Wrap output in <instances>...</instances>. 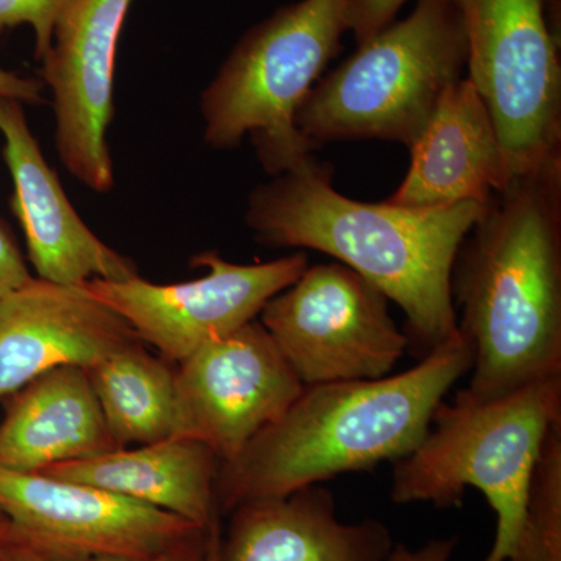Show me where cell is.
<instances>
[{"label":"cell","mask_w":561,"mask_h":561,"mask_svg":"<svg viewBox=\"0 0 561 561\" xmlns=\"http://www.w3.org/2000/svg\"><path fill=\"white\" fill-rule=\"evenodd\" d=\"M490 203L412 209L353 201L335 191L330 165L311 158L254 187L245 221L264 245L321 251L364 276L400 306L423 359L457 332L454 260Z\"/></svg>","instance_id":"obj_1"},{"label":"cell","mask_w":561,"mask_h":561,"mask_svg":"<svg viewBox=\"0 0 561 561\" xmlns=\"http://www.w3.org/2000/svg\"><path fill=\"white\" fill-rule=\"evenodd\" d=\"M465 393L493 400L561 376V161L494 195L454 260Z\"/></svg>","instance_id":"obj_2"},{"label":"cell","mask_w":561,"mask_h":561,"mask_svg":"<svg viewBox=\"0 0 561 561\" xmlns=\"http://www.w3.org/2000/svg\"><path fill=\"white\" fill-rule=\"evenodd\" d=\"M457 330L409 370L370 381L305 386L289 411L234 460L220 463L217 507L284 497L346 472L375 470L415 451L435 409L471 370Z\"/></svg>","instance_id":"obj_3"},{"label":"cell","mask_w":561,"mask_h":561,"mask_svg":"<svg viewBox=\"0 0 561 561\" xmlns=\"http://www.w3.org/2000/svg\"><path fill=\"white\" fill-rule=\"evenodd\" d=\"M561 421V376L493 400L460 390L435 409L415 451L394 461V504L461 507L467 489L481 491L496 515V534L483 561H505L512 551L542 443Z\"/></svg>","instance_id":"obj_4"},{"label":"cell","mask_w":561,"mask_h":561,"mask_svg":"<svg viewBox=\"0 0 561 561\" xmlns=\"http://www.w3.org/2000/svg\"><path fill=\"white\" fill-rule=\"evenodd\" d=\"M468 46L454 0H416L408 18L357 44L321 77L295 116L319 149L337 140H390L411 149L445 91L463 77Z\"/></svg>","instance_id":"obj_5"},{"label":"cell","mask_w":561,"mask_h":561,"mask_svg":"<svg viewBox=\"0 0 561 561\" xmlns=\"http://www.w3.org/2000/svg\"><path fill=\"white\" fill-rule=\"evenodd\" d=\"M346 0H298L251 27L203 91L206 144L236 149L249 136L272 176L311 160L295 116L342 49Z\"/></svg>","instance_id":"obj_6"},{"label":"cell","mask_w":561,"mask_h":561,"mask_svg":"<svg viewBox=\"0 0 561 561\" xmlns=\"http://www.w3.org/2000/svg\"><path fill=\"white\" fill-rule=\"evenodd\" d=\"M508 183L561 161L560 0H454Z\"/></svg>","instance_id":"obj_7"},{"label":"cell","mask_w":561,"mask_h":561,"mask_svg":"<svg viewBox=\"0 0 561 561\" xmlns=\"http://www.w3.org/2000/svg\"><path fill=\"white\" fill-rule=\"evenodd\" d=\"M260 317L305 386L386 378L409 348L386 295L341 262L308 265Z\"/></svg>","instance_id":"obj_8"},{"label":"cell","mask_w":561,"mask_h":561,"mask_svg":"<svg viewBox=\"0 0 561 561\" xmlns=\"http://www.w3.org/2000/svg\"><path fill=\"white\" fill-rule=\"evenodd\" d=\"M202 278L154 284L139 275L124 280L91 279L83 290L119 313L140 341L165 359L183 362L206 343L256 320L264 306L308 268L302 251L257 264H234L217 251L192 260Z\"/></svg>","instance_id":"obj_9"},{"label":"cell","mask_w":561,"mask_h":561,"mask_svg":"<svg viewBox=\"0 0 561 561\" xmlns=\"http://www.w3.org/2000/svg\"><path fill=\"white\" fill-rule=\"evenodd\" d=\"M0 511L25 549L49 561L157 556L208 531L98 486L5 468Z\"/></svg>","instance_id":"obj_10"},{"label":"cell","mask_w":561,"mask_h":561,"mask_svg":"<svg viewBox=\"0 0 561 561\" xmlns=\"http://www.w3.org/2000/svg\"><path fill=\"white\" fill-rule=\"evenodd\" d=\"M179 365L172 437L203 443L220 463L234 460L305 389L256 320Z\"/></svg>","instance_id":"obj_11"},{"label":"cell","mask_w":561,"mask_h":561,"mask_svg":"<svg viewBox=\"0 0 561 561\" xmlns=\"http://www.w3.org/2000/svg\"><path fill=\"white\" fill-rule=\"evenodd\" d=\"M133 0H69L43 62L54 95L55 142L70 175L95 192L114 184L108 127L117 44Z\"/></svg>","instance_id":"obj_12"},{"label":"cell","mask_w":561,"mask_h":561,"mask_svg":"<svg viewBox=\"0 0 561 561\" xmlns=\"http://www.w3.org/2000/svg\"><path fill=\"white\" fill-rule=\"evenodd\" d=\"M0 133L14 184L11 206L38 278L83 286L91 279L124 280L138 275L135 264L101 241L73 208L28 127L21 102L0 98Z\"/></svg>","instance_id":"obj_13"},{"label":"cell","mask_w":561,"mask_h":561,"mask_svg":"<svg viewBox=\"0 0 561 561\" xmlns=\"http://www.w3.org/2000/svg\"><path fill=\"white\" fill-rule=\"evenodd\" d=\"M140 339L80 286L32 278L0 298V400L58 367L90 368Z\"/></svg>","instance_id":"obj_14"},{"label":"cell","mask_w":561,"mask_h":561,"mask_svg":"<svg viewBox=\"0 0 561 561\" xmlns=\"http://www.w3.org/2000/svg\"><path fill=\"white\" fill-rule=\"evenodd\" d=\"M409 150L411 168L387 198L390 205L434 209L490 203L508 184L496 127L467 77L445 91Z\"/></svg>","instance_id":"obj_15"},{"label":"cell","mask_w":561,"mask_h":561,"mask_svg":"<svg viewBox=\"0 0 561 561\" xmlns=\"http://www.w3.org/2000/svg\"><path fill=\"white\" fill-rule=\"evenodd\" d=\"M231 513L220 561H387L394 546L379 519L342 523L334 494L320 483Z\"/></svg>","instance_id":"obj_16"},{"label":"cell","mask_w":561,"mask_h":561,"mask_svg":"<svg viewBox=\"0 0 561 561\" xmlns=\"http://www.w3.org/2000/svg\"><path fill=\"white\" fill-rule=\"evenodd\" d=\"M13 394L0 424V468L39 472L119 449L87 368H54Z\"/></svg>","instance_id":"obj_17"},{"label":"cell","mask_w":561,"mask_h":561,"mask_svg":"<svg viewBox=\"0 0 561 561\" xmlns=\"http://www.w3.org/2000/svg\"><path fill=\"white\" fill-rule=\"evenodd\" d=\"M219 468L220 460L208 446L169 437L138 449L62 461L39 472L130 497L209 530L219 522Z\"/></svg>","instance_id":"obj_18"},{"label":"cell","mask_w":561,"mask_h":561,"mask_svg":"<svg viewBox=\"0 0 561 561\" xmlns=\"http://www.w3.org/2000/svg\"><path fill=\"white\" fill-rule=\"evenodd\" d=\"M140 342L113 351L87 368L103 419L119 448L172 437L175 371Z\"/></svg>","instance_id":"obj_19"},{"label":"cell","mask_w":561,"mask_h":561,"mask_svg":"<svg viewBox=\"0 0 561 561\" xmlns=\"http://www.w3.org/2000/svg\"><path fill=\"white\" fill-rule=\"evenodd\" d=\"M505 561H561V421L542 443L522 527Z\"/></svg>","instance_id":"obj_20"},{"label":"cell","mask_w":561,"mask_h":561,"mask_svg":"<svg viewBox=\"0 0 561 561\" xmlns=\"http://www.w3.org/2000/svg\"><path fill=\"white\" fill-rule=\"evenodd\" d=\"M69 0H0V33L31 25L38 60L49 50L55 27Z\"/></svg>","instance_id":"obj_21"},{"label":"cell","mask_w":561,"mask_h":561,"mask_svg":"<svg viewBox=\"0 0 561 561\" xmlns=\"http://www.w3.org/2000/svg\"><path fill=\"white\" fill-rule=\"evenodd\" d=\"M409 0H346V31L353 33L356 44L370 39L391 22Z\"/></svg>","instance_id":"obj_22"},{"label":"cell","mask_w":561,"mask_h":561,"mask_svg":"<svg viewBox=\"0 0 561 561\" xmlns=\"http://www.w3.org/2000/svg\"><path fill=\"white\" fill-rule=\"evenodd\" d=\"M210 529L205 534L197 535L191 540L181 542L175 548L169 549L157 556L150 557H98L90 561H205L208 552ZM10 561H49L41 557L39 553L20 549L13 553Z\"/></svg>","instance_id":"obj_23"},{"label":"cell","mask_w":561,"mask_h":561,"mask_svg":"<svg viewBox=\"0 0 561 561\" xmlns=\"http://www.w3.org/2000/svg\"><path fill=\"white\" fill-rule=\"evenodd\" d=\"M32 278L20 249L11 238L5 225L0 221V298L10 291L20 289Z\"/></svg>","instance_id":"obj_24"},{"label":"cell","mask_w":561,"mask_h":561,"mask_svg":"<svg viewBox=\"0 0 561 561\" xmlns=\"http://www.w3.org/2000/svg\"><path fill=\"white\" fill-rule=\"evenodd\" d=\"M457 537L432 538L419 549L394 545L387 561H449L456 551Z\"/></svg>","instance_id":"obj_25"},{"label":"cell","mask_w":561,"mask_h":561,"mask_svg":"<svg viewBox=\"0 0 561 561\" xmlns=\"http://www.w3.org/2000/svg\"><path fill=\"white\" fill-rule=\"evenodd\" d=\"M0 98L13 99V101L41 103L43 99V83L32 77L20 76L11 70L0 69Z\"/></svg>","instance_id":"obj_26"},{"label":"cell","mask_w":561,"mask_h":561,"mask_svg":"<svg viewBox=\"0 0 561 561\" xmlns=\"http://www.w3.org/2000/svg\"><path fill=\"white\" fill-rule=\"evenodd\" d=\"M25 549L20 535L14 530L13 524L7 518L5 513L0 511V561H10L13 553Z\"/></svg>","instance_id":"obj_27"},{"label":"cell","mask_w":561,"mask_h":561,"mask_svg":"<svg viewBox=\"0 0 561 561\" xmlns=\"http://www.w3.org/2000/svg\"><path fill=\"white\" fill-rule=\"evenodd\" d=\"M221 531L220 524L217 522L210 527V537L208 552H206L205 561H220Z\"/></svg>","instance_id":"obj_28"}]
</instances>
